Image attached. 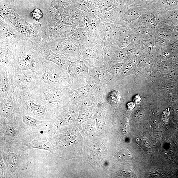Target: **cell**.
I'll return each instance as SVG.
<instances>
[{"label":"cell","instance_id":"24","mask_svg":"<svg viewBox=\"0 0 178 178\" xmlns=\"http://www.w3.org/2000/svg\"><path fill=\"white\" fill-rule=\"evenodd\" d=\"M31 16L34 20L39 22L43 16V14L40 9H36L33 10L31 13Z\"/></svg>","mask_w":178,"mask_h":178},{"label":"cell","instance_id":"21","mask_svg":"<svg viewBox=\"0 0 178 178\" xmlns=\"http://www.w3.org/2000/svg\"><path fill=\"white\" fill-rule=\"evenodd\" d=\"M73 36L77 38L83 39L88 36V33L86 29L79 28L73 33Z\"/></svg>","mask_w":178,"mask_h":178},{"label":"cell","instance_id":"27","mask_svg":"<svg viewBox=\"0 0 178 178\" xmlns=\"http://www.w3.org/2000/svg\"><path fill=\"white\" fill-rule=\"evenodd\" d=\"M90 87L87 86L79 89L77 91V94L79 96L82 97L86 95L90 90Z\"/></svg>","mask_w":178,"mask_h":178},{"label":"cell","instance_id":"18","mask_svg":"<svg viewBox=\"0 0 178 178\" xmlns=\"http://www.w3.org/2000/svg\"><path fill=\"white\" fill-rule=\"evenodd\" d=\"M125 68V66L123 63H119L112 67L111 69V71L115 75L121 74Z\"/></svg>","mask_w":178,"mask_h":178},{"label":"cell","instance_id":"17","mask_svg":"<svg viewBox=\"0 0 178 178\" xmlns=\"http://www.w3.org/2000/svg\"><path fill=\"white\" fill-rule=\"evenodd\" d=\"M76 117V114L74 111H71L68 112L64 116L63 119L64 125H67L72 123Z\"/></svg>","mask_w":178,"mask_h":178},{"label":"cell","instance_id":"3","mask_svg":"<svg viewBox=\"0 0 178 178\" xmlns=\"http://www.w3.org/2000/svg\"><path fill=\"white\" fill-rule=\"evenodd\" d=\"M14 93L19 96L28 92L36 85L35 74L32 70H22L16 63L13 64Z\"/></svg>","mask_w":178,"mask_h":178},{"label":"cell","instance_id":"34","mask_svg":"<svg viewBox=\"0 0 178 178\" xmlns=\"http://www.w3.org/2000/svg\"><path fill=\"white\" fill-rule=\"evenodd\" d=\"M158 174L157 172H156V171H151L149 173L151 176L154 177L158 176Z\"/></svg>","mask_w":178,"mask_h":178},{"label":"cell","instance_id":"15","mask_svg":"<svg viewBox=\"0 0 178 178\" xmlns=\"http://www.w3.org/2000/svg\"><path fill=\"white\" fill-rule=\"evenodd\" d=\"M154 17L152 14L149 13L142 15L139 18V24L142 26L150 24L153 22Z\"/></svg>","mask_w":178,"mask_h":178},{"label":"cell","instance_id":"20","mask_svg":"<svg viewBox=\"0 0 178 178\" xmlns=\"http://www.w3.org/2000/svg\"><path fill=\"white\" fill-rule=\"evenodd\" d=\"M149 59L148 56L142 55L139 57L138 63L139 66L143 68L146 67L149 65Z\"/></svg>","mask_w":178,"mask_h":178},{"label":"cell","instance_id":"4","mask_svg":"<svg viewBox=\"0 0 178 178\" xmlns=\"http://www.w3.org/2000/svg\"><path fill=\"white\" fill-rule=\"evenodd\" d=\"M0 41L5 43L25 47L33 46L31 40L0 19Z\"/></svg>","mask_w":178,"mask_h":178},{"label":"cell","instance_id":"22","mask_svg":"<svg viewBox=\"0 0 178 178\" xmlns=\"http://www.w3.org/2000/svg\"><path fill=\"white\" fill-rule=\"evenodd\" d=\"M154 41L156 45L159 48H164L167 45L165 39L157 35L155 38Z\"/></svg>","mask_w":178,"mask_h":178},{"label":"cell","instance_id":"30","mask_svg":"<svg viewBox=\"0 0 178 178\" xmlns=\"http://www.w3.org/2000/svg\"><path fill=\"white\" fill-rule=\"evenodd\" d=\"M9 162L13 165H16L18 163V158L16 154L12 153L9 155Z\"/></svg>","mask_w":178,"mask_h":178},{"label":"cell","instance_id":"12","mask_svg":"<svg viewBox=\"0 0 178 178\" xmlns=\"http://www.w3.org/2000/svg\"><path fill=\"white\" fill-rule=\"evenodd\" d=\"M87 68L83 61L77 60L71 62L69 65L67 71L72 78L77 76L86 74Z\"/></svg>","mask_w":178,"mask_h":178},{"label":"cell","instance_id":"11","mask_svg":"<svg viewBox=\"0 0 178 178\" xmlns=\"http://www.w3.org/2000/svg\"><path fill=\"white\" fill-rule=\"evenodd\" d=\"M16 9L13 0H1V18L10 22L16 15Z\"/></svg>","mask_w":178,"mask_h":178},{"label":"cell","instance_id":"6","mask_svg":"<svg viewBox=\"0 0 178 178\" xmlns=\"http://www.w3.org/2000/svg\"><path fill=\"white\" fill-rule=\"evenodd\" d=\"M13 64L0 69L1 98H6L13 92Z\"/></svg>","mask_w":178,"mask_h":178},{"label":"cell","instance_id":"26","mask_svg":"<svg viewBox=\"0 0 178 178\" xmlns=\"http://www.w3.org/2000/svg\"><path fill=\"white\" fill-rule=\"evenodd\" d=\"M84 59L87 61L91 60L94 57V53L92 50L90 49H85L82 53Z\"/></svg>","mask_w":178,"mask_h":178},{"label":"cell","instance_id":"31","mask_svg":"<svg viewBox=\"0 0 178 178\" xmlns=\"http://www.w3.org/2000/svg\"><path fill=\"white\" fill-rule=\"evenodd\" d=\"M121 176L124 177H131L133 176L134 173L130 169L122 171L119 174Z\"/></svg>","mask_w":178,"mask_h":178},{"label":"cell","instance_id":"1","mask_svg":"<svg viewBox=\"0 0 178 178\" xmlns=\"http://www.w3.org/2000/svg\"><path fill=\"white\" fill-rule=\"evenodd\" d=\"M62 69L52 62L46 60L35 73V86H60L64 78Z\"/></svg>","mask_w":178,"mask_h":178},{"label":"cell","instance_id":"23","mask_svg":"<svg viewBox=\"0 0 178 178\" xmlns=\"http://www.w3.org/2000/svg\"><path fill=\"white\" fill-rule=\"evenodd\" d=\"M105 75V73L103 69H98L95 70L93 71L92 76L94 79L99 80L103 78Z\"/></svg>","mask_w":178,"mask_h":178},{"label":"cell","instance_id":"28","mask_svg":"<svg viewBox=\"0 0 178 178\" xmlns=\"http://www.w3.org/2000/svg\"><path fill=\"white\" fill-rule=\"evenodd\" d=\"M37 148L49 150L51 149L52 146L49 142L46 141H43L38 143V144L37 145Z\"/></svg>","mask_w":178,"mask_h":178},{"label":"cell","instance_id":"5","mask_svg":"<svg viewBox=\"0 0 178 178\" xmlns=\"http://www.w3.org/2000/svg\"><path fill=\"white\" fill-rule=\"evenodd\" d=\"M23 46L0 42V69L14 64Z\"/></svg>","mask_w":178,"mask_h":178},{"label":"cell","instance_id":"9","mask_svg":"<svg viewBox=\"0 0 178 178\" xmlns=\"http://www.w3.org/2000/svg\"><path fill=\"white\" fill-rule=\"evenodd\" d=\"M42 29L39 22L31 24L26 22L21 33L32 41L33 46H36L46 41L43 38Z\"/></svg>","mask_w":178,"mask_h":178},{"label":"cell","instance_id":"25","mask_svg":"<svg viewBox=\"0 0 178 178\" xmlns=\"http://www.w3.org/2000/svg\"><path fill=\"white\" fill-rule=\"evenodd\" d=\"M22 120L26 124L29 126H35L37 123L36 119L27 115L23 116Z\"/></svg>","mask_w":178,"mask_h":178},{"label":"cell","instance_id":"19","mask_svg":"<svg viewBox=\"0 0 178 178\" xmlns=\"http://www.w3.org/2000/svg\"><path fill=\"white\" fill-rule=\"evenodd\" d=\"M65 13L68 17L73 19L78 18L80 15L79 10L76 8L67 9Z\"/></svg>","mask_w":178,"mask_h":178},{"label":"cell","instance_id":"35","mask_svg":"<svg viewBox=\"0 0 178 178\" xmlns=\"http://www.w3.org/2000/svg\"><path fill=\"white\" fill-rule=\"evenodd\" d=\"M127 105L129 109H132L135 106V103L133 102L129 103Z\"/></svg>","mask_w":178,"mask_h":178},{"label":"cell","instance_id":"36","mask_svg":"<svg viewBox=\"0 0 178 178\" xmlns=\"http://www.w3.org/2000/svg\"><path fill=\"white\" fill-rule=\"evenodd\" d=\"M141 98L140 97V96H139V95H136V97L134 98V101L135 102L137 103H138L139 102H140L141 100Z\"/></svg>","mask_w":178,"mask_h":178},{"label":"cell","instance_id":"7","mask_svg":"<svg viewBox=\"0 0 178 178\" xmlns=\"http://www.w3.org/2000/svg\"><path fill=\"white\" fill-rule=\"evenodd\" d=\"M36 47L39 49L46 60L52 62L67 71L71 62L67 57L53 52L49 47L47 42H43Z\"/></svg>","mask_w":178,"mask_h":178},{"label":"cell","instance_id":"8","mask_svg":"<svg viewBox=\"0 0 178 178\" xmlns=\"http://www.w3.org/2000/svg\"><path fill=\"white\" fill-rule=\"evenodd\" d=\"M47 43L53 52L65 56H71L77 51L74 44L67 39H57L48 41Z\"/></svg>","mask_w":178,"mask_h":178},{"label":"cell","instance_id":"13","mask_svg":"<svg viewBox=\"0 0 178 178\" xmlns=\"http://www.w3.org/2000/svg\"><path fill=\"white\" fill-rule=\"evenodd\" d=\"M121 96L119 92L117 91H112L108 94L107 100L112 106H117L120 101Z\"/></svg>","mask_w":178,"mask_h":178},{"label":"cell","instance_id":"16","mask_svg":"<svg viewBox=\"0 0 178 178\" xmlns=\"http://www.w3.org/2000/svg\"><path fill=\"white\" fill-rule=\"evenodd\" d=\"M131 158L130 153L126 149L121 150L118 155V159L121 161H128L131 159Z\"/></svg>","mask_w":178,"mask_h":178},{"label":"cell","instance_id":"10","mask_svg":"<svg viewBox=\"0 0 178 178\" xmlns=\"http://www.w3.org/2000/svg\"><path fill=\"white\" fill-rule=\"evenodd\" d=\"M42 34L43 38L46 42L57 39L60 35V26L55 23L45 24L42 27Z\"/></svg>","mask_w":178,"mask_h":178},{"label":"cell","instance_id":"2","mask_svg":"<svg viewBox=\"0 0 178 178\" xmlns=\"http://www.w3.org/2000/svg\"><path fill=\"white\" fill-rule=\"evenodd\" d=\"M46 61L36 46H23L18 54L16 63L22 70L35 73Z\"/></svg>","mask_w":178,"mask_h":178},{"label":"cell","instance_id":"32","mask_svg":"<svg viewBox=\"0 0 178 178\" xmlns=\"http://www.w3.org/2000/svg\"><path fill=\"white\" fill-rule=\"evenodd\" d=\"M129 43V40L127 38H123L122 39L119 41L118 43L119 47L122 48L126 47Z\"/></svg>","mask_w":178,"mask_h":178},{"label":"cell","instance_id":"33","mask_svg":"<svg viewBox=\"0 0 178 178\" xmlns=\"http://www.w3.org/2000/svg\"><path fill=\"white\" fill-rule=\"evenodd\" d=\"M3 132L4 133L8 135H13L15 133L14 129L10 126L6 127L3 130Z\"/></svg>","mask_w":178,"mask_h":178},{"label":"cell","instance_id":"14","mask_svg":"<svg viewBox=\"0 0 178 178\" xmlns=\"http://www.w3.org/2000/svg\"><path fill=\"white\" fill-rule=\"evenodd\" d=\"M142 15L141 10L136 8L128 11L125 14V17L127 20L134 21L140 18Z\"/></svg>","mask_w":178,"mask_h":178},{"label":"cell","instance_id":"29","mask_svg":"<svg viewBox=\"0 0 178 178\" xmlns=\"http://www.w3.org/2000/svg\"><path fill=\"white\" fill-rule=\"evenodd\" d=\"M115 56L116 59L118 60H125L126 57L125 51L123 49L118 50L115 53Z\"/></svg>","mask_w":178,"mask_h":178}]
</instances>
